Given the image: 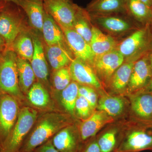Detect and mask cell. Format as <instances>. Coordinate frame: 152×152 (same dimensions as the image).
Instances as JSON below:
<instances>
[{"instance_id":"ba28073f","label":"cell","mask_w":152,"mask_h":152,"mask_svg":"<svg viewBox=\"0 0 152 152\" xmlns=\"http://www.w3.org/2000/svg\"><path fill=\"white\" fill-rule=\"evenodd\" d=\"M19 102L7 94H0V142L2 145L16 122L20 112Z\"/></svg>"},{"instance_id":"f6af8a7d","label":"cell","mask_w":152,"mask_h":152,"mask_svg":"<svg viewBox=\"0 0 152 152\" xmlns=\"http://www.w3.org/2000/svg\"><path fill=\"white\" fill-rule=\"evenodd\" d=\"M0 152H2V151H0Z\"/></svg>"},{"instance_id":"7402d4cb","label":"cell","mask_w":152,"mask_h":152,"mask_svg":"<svg viewBox=\"0 0 152 152\" xmlns=\"http://www.w3.org/2000/svg\"><path fill=\"white\" fill-rule=\"evenodd\" d=\"M90 45L95 56H100L116 49L118 44L112 36L106 34L93 26Z\"/></svg>"},{"instance_id":"ee69618b","label":"cell","mask_w":152,"mask_h":152,"mask_svg":"<svg viewBox=\"0 0 152 152\" xmlns=\"http://www.w3.org/2000/svg\"><path fill=\"white\" fill-rule=\"evenodd\" d=\"M2 54H0V58H1V57Z\"/></svg>"},{"instance_id":"d590c367","label":"cell","mask_w":152,"mask_h":152,"mask_svg":"<svg viewBox=\"0 0 152 152\" xmlns=\"http://www.w3.org/2000/svg\"><path fill=\"white\" fill-rule=\"evenodd\" d=\"M34 152H61L56 148L53 143L51 139L37 148Z\"/></svg>"},{"instance_id":"cb8c5ba5","label":"cell","mask_w":152,"mask_h":152,"mask_svg":"<svg viewBox=\"0 0 152 152\" xmlns=\"http://www.w3.org/2000/svg\"><path fill=\"white\" fill-rule=\"evenodd\" d=\"M135 62L126 61L115 72L109 83L114 92L121 93L127 88Z\"/></svg>"},{"instance_id":"60d3db41","label":"cell","mask_w":152,"mask_h":152,"mask_svg":"<svg viewBox=\"0 0 152 152\" xmlns=\"http://www.w3.org/2000/svg\"><path fill=\"white\" fill-rule=\"evenodd\" d=\"M152 8V0H139Z\"/></svg>"},{"instance_id":"1f68e13d","label":"cell","mask_w":152,"mask_h":152,"mask_svg":"<svg viewBox=\"0 0 152 152\" xmlns=\"http://www.w3.org/2000/svg\"><path fill=\"white\" fill-rule=\"evenodd\" d=\"M72 77L69 66L53 71L51 76L52 86L55 90L61 91L71 83Z\"/></svg>"},{"instance_id":"4fadbf2b","label":"cell","mask_w":152,"mask_h":152,"mask_svg":"<svg viewBox=\"0 0 152 152\" xmlns=\"http://www.w3.org/2000/svg\"><path fill=\"white\" fill-rule=\"evenodd\" d=\"M51 140L54 146L61 152H80L83 146L79 132L72 126L63 128Z\"/></svg>"},{"instance_id":"6da1fadb","label":"cell","mask_w":152,"mask_h":152,"mask_svg":"<svg viewBox=\"0 0 152 152\" xmlns=\"http://www.w3.org/2000/svg\"><path fill=\"white\" fill-rule=\"evenodd\" d=\"M68 125L67 118L64 114L55 113L45 114L24 142L20 152H34Z\"/></svg>"},{"instance_id":"e575fe53","label":"cell","mask_w":152,"mask_h":152,"mask_svg":"<svg viewBox=\"0 0 152 152\" xmlns=\"http://www.w3.org/2000/svg\"><path fill=\"white\" fill-rule=\"evenodd\" d=\"M80 152H102L96 139H93L82 147Z\"/></svg>"},{"instance_id":"bcb514c9","label":"cell","mask_w":152,"mask_h":152,"mask_svg":"<svg viewBox=\"0 0 152 152\" xmlns=\"http://www.w3.org/2000/svg\"><path fill=\"white\" fill-rule=\"evenodd\" d=\"M151 124L152 125V124Z\"/></svg>"},{"instance_id":"9c48e42d","label":"cell","mask_w":152,"mask_h":152,"mask_svg":"<svg viewBox=\"0 0 152 152\" xmlns=\"http://www.w3.org/2000/svg\"><path fill=\"white\" fill-rule=\"evenodd\" d=\"M124 61V56L116 48L95 56L92 67L100 81L109 85L112 76Z\"/></svg>"},{"instance_id":"7dc6e473","label":"cell","mask_w":152,"mask_h":152,"mask_svg":"<svg viewBox=\"0 0 152 152\" xmlns=\"http://www.w3.org/2000/svg\"><path fill=\"white\" fill-rule=\"evenodd\" d=\"M45 1V0H43V1Z\"/></svg>"},{"instance_id":"8fae6325","label":"cell","mask_w":152,"mask_h":152,"mask_svg":"<svg viewBox=\"0 0 152 152\" xmlns=\"http://www.w3.org/2000/svg\"><path fill=\"white\" fill-rule=\"evenodd\" d=\"M69 69L72 80L79 85L96 89L102 87V83L94 68L82 60L75 58L69 66Z\"/></svg>"},{"instance_id":"ffe728a7","label":"cell","mask_w":152,"mask_h":152,"mask_svg":"<svg viewBox=\"0 0 152 152\" xmlns=\"http://www.w3.org/2000/svg\"><path fill=\"white\" fill-rule=\"evenodd\" d=\"M43 0H23L20 7L24 11L30 27L42 34L43 24Z\"/></svg>"},{"instance_id":"30bf717a","label":"cell","mask_w":152,"mask_h":152,"mask_svg":"<svg viewBox=\"0 0 152 152\" xmlns=\"http://www.w3.org/2000/svg\"><path fill=\"white\" fill-rule=\"evenodd\" d=\"M34 42V52L30 61L35 74L37 80L46 88L48 86L49 67L45 53L44 42L41 33L31 28Z\"/></svg>"},{"instance_id":"484cf974","label":"cell","mask_w":152,"mask_h":152,"mask_svg":"<svg viewBox=\"0 0 152 152\" xmlns=\"http://www.w3.org/2000/svg\"><path fill=\"white\" fill-rule=\"evenodd\" d=\"M90 14L86 9L78 6L74 18L73 28L90 44L93 25Z\"/></svg>"},{"instance_id":"3957f363","label":"cell","mask_w":152,"mask_h":152,"mask_svg":"<svg viewBox=\"0 0 152 152\" xmlns=\"http://www.w3.org/2000/svg\"><path fill=\"white\" fill-rule=\"evenodd\" d=\"M117 49L126 61H136L152 51V24L139 28Z\"/></svg>"},{"instance_id":"2e32d148","label":"cell","mask_w":152,"mask_h":152,"mask_svg":"<svg viewBox=\"0 0 152 152\" xmlns=\"http://www.w3.org/2000/svg\"><path fill=\"white\" fill-rule=\"evenodd\" d=\"M131 109L140 122L152 124V94L138 92L131 97Z\"/></svg>"},{"instance_id":"b9f144b4","label":"cell","mask_w":152,"mask_h":152,"mask_svg":"<svg viewBox=\"0 0 152 152\" xmlns=\"http://www.w3.org/2000/svg\"><path fill=\"white\" fill-rule=\"evenodd\" d=\"M149 61L150 66H151L152 72V51L149 54Z\"/></svg>"},{"instance_id":"8d00e7d4","label":"cell","mask_w":152,"mask_h":152,"mask_svg":"<svg viewBox=\"0 0 152 152\" xmlns=\"http://www.w3.org/2000/svg\"><path fill=\"white\" fill-rule=\"evenodd\" d=\"M143 92L149 93L152 94V78L146 86L140 91Z\"/></svg>"},{"instance_id":"7bdbcfd3","label":"cell","mask_w":152,"mask_h":152,"mask_svg":"<svg viewBox=\"0 0 152 152\" xmlns=\"http://www.w3.org/2000/svg\"><path fill=\"white\" fill-rule=\"evenodd\" d=\"M2 144L0 142V151H2Z\"/></svg>"},{"instance_id":"52a82bcc","label":"cell","mask_w":152,"mask_h":152,"mask_svg":"<svg viewBox=\"0 0 152 152\" xmlns=\"http://www.w3.org/2000/svg\"><path fill=\"white\" fill-rule=\"evenodd\" d=\"M45 12L62 28H73L75 15L78 6L73 0H45Z\"/></svg>"},{"instance_id":"d6986e66","label":"cell","mask_w":152,"mask_h":152,"mask_svg":"<svg viewBox=\"0 0 152 152\" xmlns=\"http://www.w3.org/2000/svg\"><path fill=\"white\" fill-rule=\"evenodd\" d=\"M86 10L91 15L127 14V0H92Z\"/></svg>"},{"instance_id":"ab89813d","label":"cell","mask_w":152,"mask_h":152,"mask_svg":"<svg viewBox=\"0 0 152 152\" xmlns=\"http://www.w3.org/2000/svg\"><path fill=\"white\" fill-rule=\"evenodd\" d=\"M5 1L8 2H10L13 3V4H15L17 5L20 6V7L22 3L23 2V0H0V1Z\"/></svg>"},{"instance_id":"83f0119b","label":"cell","mask_w":152,"mask_h":152,"mask_svg":"<svg viewBox=\"0 0 152 152\" xmlns=\"http://www.w3.org/2000/svg\"><path fill=\"white\" fill-rule=\"evenodd\" d=\"M97 107L99 110L104 112L109 116L115 117L124 112L125 103L119 97L104 96L98 100Z\"/></svg>"},{"instance_id":"c3c4849f","label":"cell","mask_w":152,"mask_h":152,"mask_svg":"<svg viewBox=\"0 0 152 152\" xmlns=\"http://www.w3.org/2000/svg\"></svg>"},{"instance_id":"d6a6232c","label":"cell","mask_w":152,"mask_h":152,"mask_svg":"<svg viewBox=\"0 0 152 152\" xmlns=\"http://www.w3.org/2000/svg\"><path fill=\"white\" fill-rule=\"evenodd\" d=\"M79 96L83 97L90 104L93 110L97 106V94L94 89L89 86L80 85L79 88Z\"/></svg>"},{"instance_id":"7c38bea8","label":"cell","mask_w":152,"mask_h":152,"mask_svg":"<svg viewBox=\"0 0 152 152\" xmlns=\"http://www.w3.org/2000/svg\"><path fill=\"white\" fill-rule=\"evenodd\" d=\"M61 28L67 43L75 58L80 59L92 66L95 56L90 44L73 28Z\"/></svg>"},{"instance_id":"f1b7e54d","label":"cell","mask_w":152,"mask_h":152,"mask_svg":"<svg viewBox=\"0 0 152 152\" xmlns=\"http://www.w3.org/2000/svg\"><path fill=\"white\" fill-rule=\"evenodd\" d=\"M27 94L30 102L37 107H45L50 103V95L47 88L39 82H36Z\"/></svg>"},{"instance_id":"603a6c76","label":"cell","mask_w":152,"mask_h":152,"mask_svg":"<svg viewBox=\"0 0 152 152\" xmlns=\"http://www.w3.org/2000/svg\"><path fill=\"white\" fill-rule=\"evenodd\" d=\"M12 50L17 56L30 62L34 54V45L30 27L22 31L17 36L13 43Z\"/></svg>"},{"instance_id":"f546056e","label":"cell","mask_w":152,"mask_h":152,"mask_svg":"<svg viewBox=\"0 0 152 152\" xmlns=\"http://www.w3.org/2000/svg\"><path fill=\"white\" fill-rule=\"evenodd\" d=\"M80 85L76 82H71L67 87L61 91V102L66 110L73 115L75 110L76 101L79 96Z\"/></svg>"},{"instance_id":"4dcf8cb0","label":"cell","mask_w":152,"mask_h":152,"mask_svg":"<svg viewBox=\"0 0 152 152\" xmlns=\"http://www.w3.org/2000/svg\"><path fill=\"white\" fill-rule=\"evenodd\" d=\"M121 138L118 137V132L111 129L102 134L96 139L102 152H114L117 149Z\"/></svg>"},{"instance_id":"9a60e30c","label":"cell","mask_w":152,"mask_h":152,"mask_svg":"<svg viewBox=\"0 0 152 152\" xmlns=\"http://www.w3.org/2000/svg\"><path fill=\"white\" fill-rule=\"evenodd\" d=\"M125 14H127L90 16L92 21L112 34H123L134 28H138L134 27L130 21L123 16Z\"/></svg>"},{"instance_id":"f35d334b","label":"cell","mask_w":152,"mask_h":152,"mask_svg":"<svg viewBox=\"0 0 152 152\" xmlns=\"http://www.w3.org/2000/svg\"><path fill=\"white\" fill-rule=\"evenodd\" d=\"M9 3L5 1H0V13L1 12L6 8Z\"/></svg>"},{"instance_id":"e0dca14e","label":"cell","mask_w":152,"mask_h":152,"mask_svg":"<svg viewBox=\"0 0 152 152\" xmlns=\"http://www.w3.org/2000/svg\"><path fill=\"white\" fill-rule=\"evenodd\" d=\"M42 34L44 43L47 46L58 45L71 51L61 28L45 12Z\"/></svg>"},{"instance_id":"5b68a950","label":"cell","mask_w":152,"mask_h":152,"mask_svg":"<svg viewBox=\"0 0 152 152\" xmlns=\"http://www.w3.org/2000/svg\"><path fill=\"white\" fill-rule=\"evenodd\" d=\"M17 56L11 50L2 54L0 58V94H7L18 102L23 99L19 86L17 65Z\"/></svg>"},{"instance_id":"74e56055","label":"cell","mask_w":152,"mask_h":152,"mask_svg":"<svg viewBox=\"0 0 152 152\" xmlns=\"http://www.w3.org/2000/svg\"><path fill=\"white\" fill-rule=\"evenodd\" d=\"M6 50L5 42L2 38L0 36V54L3 53Z\"/></svg>"},{"instance_id":"277c9868","label":"cell","mask_w":152,"mask_h":152,"mask_svg":"<svg viewBox=\"0 0 152 152\" xmlns=\"http://www.w3.org/2000/svg\"><path fill=\"white\" fill-rule=\"evenodd\" d=\"M38 112L28 107L20 109L16 122L2 145V152H20L26 136L37 118Z\"/></svg>"},{"instance_id":"5bb4252c","label":"cell","mask_w":152,"mask_h":152,"mask_svg":"<svg viewBox=\"0 0 152 152\" xmlns=\"http://www.w3.org/2000/svg\"><path fill=\"white\" fill-rule=\"evenodd\" d=\"M149 54L139 59L134 64L128 86L130 91L134 93L140 91L152 79V72L149 61Z\"/></svg>"},{"instance_id":"ac0fdd59","label":"cell","mask_w":152,"mask_h":152,"mask_svg":"<svg viewBox=\"0 0 152 152\" xmlns=\"http://www.w3.org/2000/svg\"><path fill=\"white\" fill-rule=\"evenodd\" d=\"M112 117L104 112L99 110L82 123L79 133L83 143L94 137L105 125L112 122Z\"/></svg>"},{"instance_id":"d4e9b609","label":"cell","mask_w":152,"mask_h":152,"mask_svg":"<svg viewBox=\"0 0 152 152\" xmlns=\"http://www.w3.org/2000/svg\"><path fill=\"white\" fill-rule=\"evenodd\" d=\"M17 65L19 86L23 94H27L36 82L35 74L30 62L27 60L17 56Z\"/></svg>"},{"instance_id":"7a4b0ae2","label":"cell","mask_w":152,"mask_h":152,"mask_svg":"<svg viewBox=\"0 0 152 152\" xmlns=\"http://www.w3.org/2000/svg\"><path fill=\"white\" fill-rule=\"evenodd\" d=\"M29 27L23 10L15 4L9 3L0 13V36L5 42L6 50H12L17 36Z\"/></svg>"},{"instance_id":"44dd1931","label":"cell","mask_w":152,"mask_h":152,"mask_svg":"<svg viewBox=\"0 0 152 152\" xmlns=\"http://www.w3.org/2000/svg\"><path fill=\"white\" fill-rule=\"evenodd\" d=\"M47 61L53 70H56L69 66L75 58L71 51L58 45L48 46L44 43Z\"/></svg>"},{"instance_id":"836d02e7","label":"cell","mask_w":152,"mask_h":152,"mask_svg":"<svg viewBox=\"0 0 152 152\" xmlns=\"http://www.w3.org/2000/svg\"><path fill=\"white\" fill-rule=\"evenodd\" d=\"M75 110L80 118L86 120L91 115L93 110L88 102L80 96H78L76 101Z\"/></svg>"},{"instance_id":"8992f818","label":"cell","mask_w":152,"mask_h":152,"mask_svg":"<svg viewBox=\"0 0 152 152\" xmlns=\"http://www.w3.org/2000/svg\"><path fill=\"white\" fill-rule=\"evenodd\" d=\"M121 137L114 152H140L152 151V125L140 122Z\"/></svg>"},{"instance_id":"4316f807","label":"cell","mask_w":152,"mask_h":152,"mask_svg":"<svg viewBox=\"0 0 152 152\" xmlns=\"http://www.w3.org/2000/svg\"><path fill=\"white\" fill-rule=\"evenodd\" d=\"M127 14L143 26L152 24V8L139 0H127Z\"/></svg>"}]
</instances>
